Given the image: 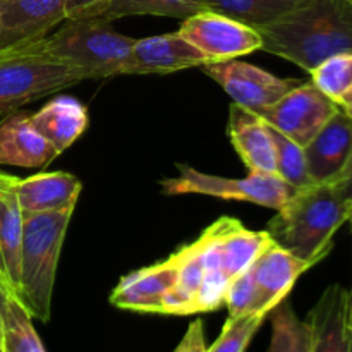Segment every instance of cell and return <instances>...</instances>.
<instances>
[{
  "label": "cell",
  "instance_id": "31",
  "mask_svg": "<svg viewBox=\"0 0 352 352\" xmlns=\"http://www.w3.org/2000/svg\"><path fill=\"white\" fill-rule=\"evenodd\" d=\"M107 0H67V19L96 16Z\"/></svg>",
  "mask_w": 352,
  "mask_h": 352
},
{
  "label": "cell",
  "instance_id": "7",
  "mask_svg": "<svg viewBox=\"0 0 352 352\" xmlns=\"http://www.w3.org/2000/svg\"><path fill=\"white\" fill-rule=\"evenodd\" d=\"M340 107L323 95L311 81L299 82L277 103L258 112L270 127L306 146Z\"/></svg>",
  "mask_w": 352,
  "mask_h": 352
},
{
  "label": "cell",
  "instance_id": "22",
  "mask_svg": "<svg viewBox=\"0 0 352 352\" xmlns=\"http://www.w3.org/2000/svg\"><path fill=\"white\" fill-rule=\"evenodd\" d=\"M301 2L302 0H205V10L222 14L258 30L291 12Z\"/></svg>",
  "mask_w": 352,
  "mask_h": 352
},
{
  "label": "cell",
  "instance_id": "29",
  "mask_svg": "<svg viewBox=\"0 0 352 352\" xmlns=\"http://www.w3.org/2000/svg\"><path fill=\"white\" fill-rule=\"evenodd\" d=\"M223 306H227V309H229V318L256 315V294H254V285L251 280L250 270L243 272L229 282Z\"/></svg>",
  "mask_w": 352,
  "mask_h": 352
},
{
  "label": "cell",
  "instance_id": "33",
  "mask_svg": "<svg viewBox=\"0 0 352 352\" xmlns=\"http://www.w3.org/2000/svg\"><path fill=\"white\" fill-rule=\"evenodd\" d=\"M9 289L6 287L2 280H0V342H2V323H3V313H6L7 301H9Z\"/></svg>",
  "mask_w": 352,
  "mask_h": 352
},
{
  "label": "cell",
  "instance_id": "19",
  "mask_svg": "<svg viewBox=\"0 0 352 352\" xmlns=\"http://www.w3.org/2000/svg\"><path fill=\"white\" fill-rule=\"evenodd\" d=\"M16 175L0 170V267L14 298L19 291V250L23 236V210L17 199Z\"/></svg>",
  "mask_w": 352,
  "mask_h": 352
},
{
  "label": "cell",
  "instance_id": "2",
  "mask_svg": "<svg viewBox=\"0 0 352 352\" xmlns=\"http://www.w3.org/2000/svg\"><path fill=\"white\" fill-rule=\"evenodd\" d=\"M351 217L352 206L333 184H309L292 192L265 230L275 244L315 267L332 251L333 236Z\"/></svg>",
  "mask_w": 352,
  "mask_h": 352
},
{
  "label": "cell",
  "instance_id": "9",
  "mask_svg": "<svg viewBox=\"0 0 352 352\" xmlns=\"http://www.w3.org/2000/svg\"><path fill=\"white\" fill-rule=\"evenodd\" d=\"M179 33L212 62L243 57L263 47L258 30L212 10L186 17Z\"/></svg>",
  "mask_w": 352,
  "mask_h": 352
},
{
  "label": "cell",
  "instance_id": "5",
  "mask_svg": "<svg viewBox=\"0 0 352 352\" xmlns=\"http://www.w3.org/2000/svg\"><path fill=\"white\" fill-rule=\"evenodd\" d=\"M86 79L85 72L48 54L41 40L16 50L0 52V119Z\"/></svg>",
  "mask_w": 352,
  "mask_h": 352
},
{
  "label": "cell",
  "instance_id": "24",
  "mask_svg": "<svg viewBox=\"0 0 352 352\" xmlns=\"http://www.w3.org/2000/svg\"><path fill=\"white\" fill-rule=\"evenodd\" d=\"M272 315V339L268 352H311V327L301 320L287 299Z\"/></svg>",
  "mask_w": 352,
  "mask_h": 352
},
{
  "label": "cell",
  "instance_id": "21",
  "mask_svg": "<svg viewBox=\"0 0 352 352\" xmlns=\"http://www.w3.org/2000/svg\"><path fill=\"white\" fill-rule=\"evenodd\" d=\"M170 260L174 261L175 270H177V280L167 298L164 299L162 315H192L196 296H198L203 278H205L203 246L199 237L170 254Z\"/></svg>",
  "mask_w": 352,
  "mask_h": 352
},
{
  "label": "cell",
  "instance_id": "20",
  "mask_svg": "<svg viewBox=\"0 0 352 352\" xmlns=\"http://www.w3.org/2000/svg\"><path fill=\"white\" fill-rule=\"evenodd\" d=\"M31 122L58 155L81 138L89 124L88 110L79 100L57 96L31 113Z\"/></svg>",
  "mask_w": 352,
  "mask_h": 352
},
{
  "label": "cell",
  "instance_id": "18",
  "mask_svg": "<svg viewBox=\"0 0 352 352\" xmlns=\"http://www.w3.org/2000/svg\"><path fill=\"white\" fill-rule=\"evenodd\" d=\"M82 184L69 172H41L19 179L17 199L23 215L76 208Z\"/></svg>",
  "mask_w": 352,
  "mask_h": 352
},
{
  "label": "cell",
  "instance_id": "32",
  "mask_svg": "<svg viewBox=\"0 0 352 352\" xmlns=\"http://www.w3.org/2000/svg\"><path fill=\"white\" fill-rule=\"evenodd\" d=\"M330 184H333V188L340 192V196L352 206V153L344 170Z\"/></svg>",
  "mask_w": 352,
  "mask_h": 352
},
{
  "label": "cell",
  "instance_id": "3",
  "mask_svg": "<svg viewBox=\"0 0 352 352\" xmlns=\"http://www.w3.org/2000/svg\"><path fill=\"white\" fill-rule=\"evenodd\" d=\"M72 213L74 208L31 213L23 220L17 299L33 320L43 323L52 316L55 275Z\"/></svg>",
  "mask_w": 352,
  "mask_h": 352
},
{
  "label": "cell",
  "instance_id": "13",
  "mask_svg": "<svg viewBox=\"0 0 352 352\" xmlns=\"http://www.w3.org/2000/svg\"><path fill=\"white\" fill-rule=\"evenodd\" d=\"M175 280L177 270L168 256L160 263L124 275L110 294V302L127 311L162 315L164 299L175 285Z\"/></svg>",
  "mask_w": 352,
  "mask_h": 352
},
{
  "label": "cell",
  "instance_id": "23",
  "mask_svg": "<svg viewBox=\"0 0 352 352\" xmlns=\"http://www.w3.org/2000/svg\"><path fill=\"white\" fill-rule=\"evenodd\" d=\"M205 10V0H107L96 16L113 21L126 16L186 17Z\"/></svg>",
  "mask_w": 352,
  "mask_h": 352
},
{
  "label": "cell",
  "instance_id": "8",
  "mask_svg": "<svg viewBox=\"0 0 352 352\" xmlns=\"http://www.w3.org/2000/svg\"><path fill=\"white\" fill-rule=\"evenodd\" d=\"M199 69L217 85L222 86L236 105L256 113L277 103L282 96L299 85L298 79L278 78L237 58L212 62Z\"/></svg>",
  "mask_w": 352,
  "mask_h": 352
},
{
  "label": "cell",
  "instance_id": "34",
  "mask_svg": "<svg viewBox=\"0 0 352 352\" xmlns=\"http://www.w3.org/2000/svg\"><path fill=\"white\" fill-rule=\"evenodd\" d=\"M339 107H340V109H342L344 112H346L347 116H349L351 119H352V91L349 93V95L346 96V98L342 100V103H340Z\"/></svg>",
  "mask_w": 352,
  "mask_h": 352
},
{
  "label": "cell",
  "instance_id": "26",
  "mask_svg": "<svg viewBox=\"0 0 352 352\" xmlns=\"http://www.w3.org/2000/svg\"><path fill=\"white\" fill-rule=\"evenodd\" d=\"M309 74L313 85L340 105L352 91V52H342L325 58Z\"/></svg>",
  "mask_w": 352,
  "mask_h": 352
},
{
  "label": "cell",
  "instance_id": "28",
  "mask_svg": "<svg viewBox=\"0 0 352 352\" xmlns=\"http://www.w3.org/2000/svg\"><path fill=\"white\" fill-rule=\"evenodd\" d=\"M267 316L248 315L241 318H227L219 339L206 352H244L260 330Z\"/></svg>",
  "mask_w": 352,
  "mask_h": 352
},
{
  "label": "cell",
  "instance_id": "6",
  "mask_svg": "<svg viewBox=\"0 0 352 352\" xmlns=\"http://www.w3.org/2000/svg\"><path fill=\"white\" fill-rule=\"evenodd\" d=\"M177 170L179 175L162 181L160 186L164 195H203L280 210L296 191L275 174L250 172L243 179H229L205 174L184 164H179Z\"/></svg>",
  "mask_w": 352,
  "mask_h": 352
},
{
  "label": "cell",
  "instance_id": "37",
  "mask_svg": "<svg viewBox=\"0 0 352 352\" xmlns=\"http://www.w3.org/2000/svg\"><path fill=\"white\" fill-rule=\"evenodd\" d=\"M0 280L3 282V277H2V274H0ZM3 284H6V282H3ZM6 287H7V285H6Z\"/></svg>",
  "mask_w": 352,
  "mask_h": 352
},
{
  "label": "cell",
  "instance_id": "38",
  "mask_svg": "<svg viewBox=\"0 0 352 352\" xmlns=\"http://www.w3.org/2000/svg\"><path fill=\"white\" fill-rule=\"evenodd\" d=\"M0 274H2V267H0ZM2 277H3V274H2ZM3 282H6V280H3Z\"/></svg>",
  "mask_w": 352,
  "mask_h": 352
},
{
  "label": "cell",
  "instance_id": "16",
  "mask_svg": "<svg viewBox=\"0 0 352 352\" xmlns=\"http://www.w3.org/2000/svg\"><path fill=\"white\" fill-rule=\"evenodd\" d=\"M306 164L313 184L332 182L346 167L352 153V119L339 112L305 146Z\"/></svg>",
  "mask_w": 352,
  "mask_h": 352
},
{
  "label": "cell",
  "instance_id": "39",
  "mask_svg": "<svg viewBox=\"0 0 352 352\" xmlns=\"http://www.w3.org/2000/svg\"><path fill=\"white\" fill-rule=\"evenodd\" d=\"M349 222H351V226H352V217H351V220H349ZM352 292V291H351Z\"/></svg>",
  "mask_w": 352,
  "mask_h": 352
},
{
  "label": "cell",
  "instance_id": "36",
  "mask_svg": "<svg viewBox=\"0 0 352 352\" xmlns=\"http://www.w3.org/2000/svg\"><path fill=\"white\" fill-rule=\"evenodd\" d=\"M0 352H6V351H3V346H2V342H0Z\"/></svg>",
  "mask_w": 352,
  "mask_h": 352
},
{
  "label": "cell",
  "instance_id": "35",
  "mask_svg": "<svg viewBox=\"0 0 352 352\" xmlns=\"http://www.w3.org/2000/svg\"><path fill=\"white\" fill-rule=\"evenodd\" d=\"M349 327L352 330V292H351V301H349Z\"/></svg>",
  "mask_w": 352,
  "mask_h": 352
},
{
  "label": "cell",
  "instance_id": "17",
  "mask_svg": "<svg viewBox=\"0 0 352 352\" xmlns=\"http://www.w3.org/2000/svg\"><path fill=\"white\" fill-rule=\"evenodd\" d=\"M227 134L250 172L275 174V141L272 127L256 112L234 103Z\"/></svg>",
  "mask_w": 352,
  "mask_h": 352
},
{
  "label": "cell",
  "instance_id": "15",
  "mask_svg": "<svg viewBox=\"0 0 352 352\" xmlns=\"http://www.w3.org/2000/svg\"><path fill=\"white\" fill-rule=\"evenodd\" d=\"M58 157L31 122V113L14 110L0 119V165L43 168Z\"/></svg>",
  "mask_w": 352,
  "mask_h": 352
},
{
  "label": "cell",
  "instance_id": "11",
  "mask_svg": "<svg viewBox=\"0 0 352 352\" xmlns=\"http://www.w3.org/2000/svg\"><path fill=\"white\" fill-rule=\"evenodd\" d=\"M309 268H313L311 263L299 260L298 256L270 241L248 268L256 294V315L268 318L270 313L284 299H287L296 282Z\"/></svg>",
  "mask_w": 352,
  "mask_h": 352
},
{
  "label": "cell",
  "instance_id": "10",
  "mask_svg": "<svg viewBox=\"0 0 352 352\" xmlns=\"http://www.w3.org/2000/svg\"><path fill=\"white\" fill-rule=\"evenodd\" d=\"M65 19L67 0H0V52L36 43Z\"/></svg>",
  "mask_w": 352,
  "mask_h": 352
},
{
  "label": "cell",
  "instance_id": "25",
  "mask_svg": "<svg viewBox=\"0 0 352 352\" xmlns=\"http://www.w3.org/2000/svg\"><path fill=\"white\" fill-rule=\"evenodd\" d=\"M2 346L6 352H47L33 325V316L12 294L3 313Z\"/></svg>",
  "mask_w": 352,
  "mask_h": 352
},
{
  "label": "cell",
  "instance_id": "30",
  "mask_svg": "<svg viewBox=\"0 0 352 352\" xmlns=\"http://www.w3.org/2000/svg\"><path fill=\"white\" fill-rule=\"evenodd\" d=\"M206 349L208 347L205 340V325L201 320H195L174 352H206Z\"/></svg>",
  "mask_w": 352,
  "mask_h": 352
},
{
  "label": "cell",
  "instance_id": "14",
  "mask_svg": "<svg viewBox=\"0 0 352 352\" xmlns=\"http://www.w3.org/2000/svg\"><path fill=\"white\" fill-rule=\"evenodd\" d=\"M351 291L333 284L323 291L308 315L311 352H352L349 327Z\"/></svg>",
  "mask_w": 352,
  "mask_h": 352
},
{
  "label": "cell",
  "instance_id": "12",
  "mask_svg": "<svg viewBox=\"0 0 352 352\" xmlns=\"http://www.w3.org/2000/svg\"><path fill=\"white\" fill-rule=\"evenodd\" d=\"M206 64L212 60L177 31L134 40L124 74H170Z\"/></svg>",
  "mask_w": 352,
  "mask_h": 352
},
{
  "label": "cell",
  "instance_id": "27",
  "mask_svg": "<svg viewBox=\"0 0 352 352\" xmlns=\"http://www.w3.org/2000/svg\"><path fill=\"white\" fill-rule=\"evenodd\" d=\"M275 141V175L287 182L291 188L301 189L313 184L306 164L305 146L272 127Z\"/></svg>",
  "mask_w": 352,
  "mask_h": 352
},
{
  "label": "cell",
  "instance_id": "1",
  "mask_svg": "<svg viewBox=\"0 0 352 352\" xmlns=\"http://www.w3.org/2000/svg\"><path fill=\"white\" fill-rule=\"evenodd\" d=\"M258 33L261 50L311 72L325 58L352 52V0H302Z\"/></svg>",
  "mask_w": 352,
  "mask_h": 352
},
{
  "label": "cell",
  "instance_id": "4",
  "mask_svg": "<svg viewBox=\"0 0 352 352\" xmlns=\"http://www.w3.org/2000/svg\"><path fill=\"white\" fill-rule=\"evenodd\" d=\"M52 36L41 40L45 50L58 60L79 69L88 79H107L124 74L134 38L120 34L112 21L100 16L65 19Z\"/></svg>",
  "mask_w": 352,
  "mask_h": 352
}]
</instances>
